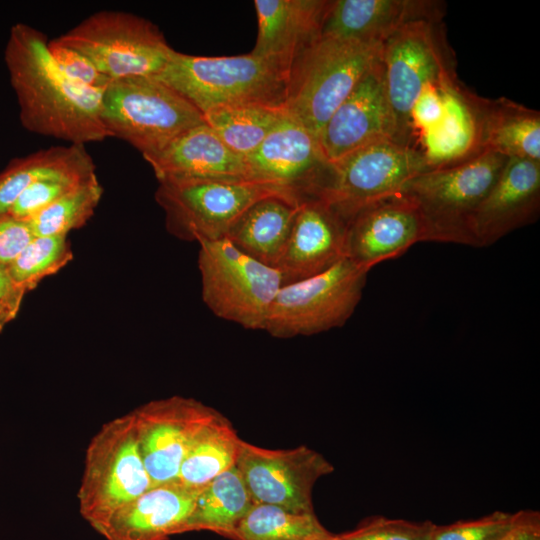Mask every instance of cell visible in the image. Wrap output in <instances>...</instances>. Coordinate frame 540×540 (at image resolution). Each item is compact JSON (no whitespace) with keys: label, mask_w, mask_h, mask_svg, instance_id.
<instances>
[{"label":"cell","mask_w":540,"mask_h":540,"mask_svg":"<svg viewBox=\"0 0 540 540\" xmlns=\"http://www.w3.org/2000/svg\"><path fill=\"white\" fill-rule=\"evenodd\" d=\"M347 221L326 201H300L277 269L283 285L317 275L346 258Z\"/></svg>","instance_id":"ac0fdd59"},{"label":"cell","mask_w":540,"mask_h":540,"mask_svg":"<svg viewBox=\"0 0 540 540\" xmlns=\"http://www.w3.org/2000/svg\"><path fill=\"white\" fill-rule=\"evenodd\" d=\"M270 196L302 200L290 190L257 181L160 182L155 192L167 230L196 242L225 238L251 205Z\"/></svg>","instance_id":"8fae6325"},{"label":"cell","mask_w":540,"mask_h":540,"mask_svg":"<svg viewBox=\"0 0 540 540\" xmlns=\"http://www.w3.org/2000/svg\"><path fill=\"white\" fill-rule=\"evenodd\" d=\"M332 165V180L318 198L347 223L361 208L401 191L413 177L431 170L423 152L391 139L366 145Z\"/></svg>","instance_id":"7c38bea8"},{"label":"cell","mask_w":540,"mask_h":540,"mask_svg":"<svg viewBox=\"0 0 540 540\" xmlns=\"http://www.w3.org/2000/svg\"><path fill=\"white\" fill-rule=\"evenodd\" d=\"M217 412L182 396L152 400L131 412L151 487L177 479L196 436Z\"/></svg>","instance_id":"5bb4252c"},{"label":"cell","mask_w":540,"mask_h":540,"mask_svg":"<svg viewBox=\"0 0 540 540\" xmlns=\"http://www.w3.org/2000/svg\"><path fill=\"white\" fill-rule=\"evenodd\" d=\"M519 515L520 511H495L478 519L434 524L429 540H494L508 531Z\"/></svg>","instance_id":"836d02e7"},{"label":"cell","mask_w":540,"mask_h":540,"mask_svg":"<svg viewBox=\"0 0 540 540\" xmlns=\"http://www.w3.org/2000/svg\"><path fill=\"white\" fill-rule=\"evenodd\" d=\"M445 12L438 0H331L320 36L382 45L410 23L441 22Z\"/></svg>","instance_id":"d6986e66"},{"label":"cell","mask_w":540,"mask_h":540,"mask_svg":"<svg viewBox=\"0 0 540 540\" xmlns=\"http://www.w3.org/2000/svg\"><path fill=\"white\" fill-rule=\"evenodd\" d=\"M328 533L314 512L255 503L237 526L233 540H312Z\"/></svg>","instance_id":"f546056e"},{"label":"cell","mask_w":540,"mask_h":540,"mask_svg":"<svg viewBox=\"0 0 540 540\" xmlns=\"http://www.w3.org/2000/svg\"><path fill=\"white\" fill-rule=\"evenodd\" d=\"M245 159L254 181L290 190L301 199L318 197L333 176L318 139L288 114Z\"/></svg>","instance_id":"9a60e30c"},{"label":"cell","mask_w":540,"mask_h":540,"mask_svg":"<svg viewBox=\"0 0 540 540\" xmlns=\"http://www.w3.org/2000/svg\"><path fill=\"white\" fill-rule=\"evenodd\" d=\"M201 488L185 486L178 480L151 487L93 529L106 540H168L188 532Z\"/></svg>","instance_id":"44dd1931"},{"label":"cell","mask_w":540,"mask_h":540,"mask_svg":"<svg viewBox=\"0 0 540 540\" xmlns=\"http://www.w3.org/2000/svg\"><path fill=\"white\" fill-rule=\"evenodd\" d=\"M48 49L60 71L72 81L96 89H104L110 83L84 55L55 38L48 41Z\"/></svg>","instance_id":"d590c367"},{"label":"cell","mask_w":540,"mask_h":540,"mask_svg":"<svg viewBox=\"0 0 540 540\" xmlns=\"http://www.w3.org/2000/svg\"><path fill=\"white\" fill-rule=\"evenodd\" d=\"M425 241L416 202L402 190L357 211L347 223L346 256L371 270Z\"/></svg>","instance_id":"e0dca14e"},{"label":"cell","mask_w":540,"mask_h":540,"mask_svg":"<svg viewBox=\"0 0 540 540\" xmlns=\"http://www.w3.org/2000/svg\"><path fill=\"white\" fill-rule=\"evenodd\" d=\"M290 66L252 52L238 56H193L174 50L155 77L202 114L224 106H284Z\"/></svg>","instance_id":"7a4b0ae2"},{"label":"cell","mask_w":540,"mask_h":540,"mask_svg":"<svg viewBox=\"0 0 540 540\" xmlns=\"http://www.w3.org/2000/svg\"><path fill=\"white\" fill-rule=\"evenodd\" d=\"M508 159L483 150L458 163L413 177L402 191L418 206L425 241L476 246L475 212Z\"/></svg>","instance_id":"277c9868"},{"label":"cell","mask_w":540,"mask_h":540,"mask_svg":"<svg viewBox=\"0 0 540 540\" xmlns=\"http://www.w3.org/2000/svg\"><path fill=\"white\" fill-rule=\"evenodd\" d=\"M327 0H255L258 34L253 54L291 67L321 35Z\"/></svg>","instance_id":"cb8c5ba5"},{"label":"cell","mask_w":540,"mask_h":540,"mask_svg":"<svg viewBox=\"0 0 540 540\" xmlns=\"http://www.w3.org/2000/svg\"><path fill=\"white\" fill-rule=\"evenodd\" d=\"M494 540H540V513L520 510L516 523Z\"/></svg>","instance_id":"f35d334b"},{"label":"cell","mask_w":540,"mask_h":540,"mask_svg":"<svg viewBox=\"0 0 540 540\" xmlns=\"http://www.w3.org/2000/svg\"><path fill=\"white\" fill-rule=\"evenodd\" d=\"M158 182L254 181L246 159L228 148L204 122L160 151L143 157Z\"/></svg>","instance_id":"ffe728a7"},{"label":"cell","mask_w":540,"mask_h":540,"mask_svg":"<svg viewBox=\"0 0 540 540\" xmlns=\"http://www.w3.org/2000/svg\"><path fill=\"white\" fill-rule=\"evenodd\" d=\"M254 504L235 465L200 489L188 532L209 530L233 540L237 526Z\"/></svg>","instance_id":"484cf974"},{"label":"cell","mask_w":540,"mask_h":540,"mask_svg":"<svg viewBox=\"0 0 540 540\" xmlns=\"http://www.w3.org/2000/svg\"><path fill=\"white\" fill-rule=\"evenodd\" d=\"M382 45L319 37L293 60L285 100L288 115L317 139L337 107L379 61Z\"/></svg>","instance_id":"3957f363"},{"label":"cell","mask_w":540,"mask_h":540,"mask_svg":"<svg viewBox=\"0 0 540 540\" xmlns=\"http://www.w3.org/2000/svg\"><path fill=\"white\" fill-rule=\"evenodd\" d=\"M33 237L26 221L0 214V263L8 266Z\"/></svg>","instance_id":"8d00e7d4"},{"label":"cell","mask_w":540,"mask_h":540,"mask_svg":"<svg viewBox=\"0 0 540 540\" xmlns=\"http://www.w3.org/2000/svg\"><path fill=\"white\" fill-rule=\"evenodd\" d=\"M477 151L540 162V113L508 98L467 93Z\"/></svg>","instance_id":"603a6c76"},{"label":"cell","mask_w":540,"mask_h":540,"mask_svg":"<svg viewBox=\"0 0 540 540\" xmlns=\"http://www.w3.org/2000/svg\"><path fill=\"white\" fill-rule=\"evenodd\" d=\"M433 526L429 520L415 522L375 516L337 536L340 540H429Z\"/></svg>","instance_id":"e575fe53"},{"label":"cell","mask_w":540,"mask_h":540,"mask_svg":"<svg viewBox=\"0 0 540 540\" xmlns=\"http://www.w3.org/2000/svg\"><path fill=\"white\" fill-rule=\"evenodd\" d=\"M25 294L12 278L8 266L0 263V323L4 327L17 316Z\"/></svg>","instance_id":"74e56055"},{"label":"cell","mask_w":540,"mask_h":540,"mask_svg":"<svg viewBox=\"0 0 540 540\" xmlns=\"http://www.w3.org/2000/svg\"><path fill=\"white\" fill-rule=\"evenodd\" d=\"M103 195L93 174L26 222L34 236L68 235L92 217Z\"/></svg>","instance_id":"4dcf8cb0"},{"label":"cell","mask_w":540,"mask_h":540,"mask_svg":"<svg viewBox=\"0 0 540 540\" xmlns=\"http://www.w3.org/2000/svg\"><path fill=\"white\" fill-rule=\"evenodd\" d=\"M202 300L218 318L263 330L283 285L280 271L238 249L227 238L198 242Z\"/></svg>","instance_id":"52a82bcc"},{"label":"cell","mask_w":540,"mask_h":540,"mask_svg":"<svg viewBox=\"0 0 540 540\" xmlns=\"http://www.w3.org/2000/svg\"><path fill=\"white\" fill-rule=\"evenodd\" d=\"M100 117L110 137L128 142L143 157L204 123L203 114L184 97L146 76L110 81L102 93Z\"/></svg>","instance_id":"5b68a950"},{"label":"cell","mask_w":540,"mask_h":540,"mask_svg":"<svg viewBox=\"0 0 540 540\" xmlns=\"http://www.w3.org/2000/svg\"><path fill=\"white\" fill-rule=\"evenodd\" d=\"M369 271L346 257L317 275L282 285L263 331L286 339L342 327L361 300Z\"/></svg>","instance_id":"30bf717a"},{"label":"cell","mask_w":540,"mask_h":540,"mask_svg":"<svg viewBox=\"0 0 540 540\" xmlns=\"http://www.w3.org/2000/svg\"><path fill=\"white\" fill-rule=\"evenodd\" d=\"M287 114L285 106L244 104L214 108L203 118L228 148L246 158Z\"/></svg>","instance_id":"83f0119b"},{"label":"cell","mask_w":540,"mask_h":540,"mask_svg":"<svg viewBox=\"0 0 540 540\" xmlns=\"http://www.w3.org/2000/svg\"><path fill=\"white\" fill-rule=\"evenodd\" d=\"M112 80L156 77L174 49L151 21L117 10L97 11L55 38Z\"/></svg>","instance_id":"ba28073f"},{"label":"cell","mask_w":540,"mask_h":540,"mask_svg":"<svg viewBox=\"0 0 540 540\" xmlns=\"http://www.w3.org/2000/svg\"><path fill=\"white\" fill-rule=\"evenodd\" d=\"M4 60L25 129L79 145L110 137L100 117L104 89L65 76L41 31L24 23L13 25Z\"/></svg>","instance_id":"6da1fadb"},{"label":"cell","mask_w":540,"mask_h":540,"mask_svg":"<svg viewBox=\"0 0 540 540\" xmlns=\"http://www.w3.org/2000/svg\"><path fill=\"white\" fill-rule=\"evenodd\" d=\"M301 200L270 196L251 205L225 238L252 258L277 267Z\"/></svg>","instance_id":"d4e9b609"},{"label":"cell","mask_w":540,"mask_h":540,"mask_svg":"<svg viewBox=\"0 0 540 540\" xmlns=\"http://www.w3.org/2000/svg\"><path fill=\"white\" fill-rule=\"evenodd\" d=\"M240 440L231 422L217 412L199 431L176 480L188 487H203L235 466Z\"/></svg>","instance_id":"4316f807"},{"label":"cell","mask_w":540,"mask_h":540,"mask_svg":"<svg viewBox=\"0 0 540 540\" xmlns=\"http://www.w3.org/2000/svg\"><path fill=\"white\" fill-rule=\"evenodd\" d=\"M151 486L131 412L103 424L87 446L77 492L84 520L95 527Z\"/></svg>","instance_id":"9c48e42d"},{"label":"cell","mask_w":540,"mask_h":540,"mask_svg":"<svg viewBox=\"0 0 540 540\" xmlns=\"http://www.w3.org/2000/svg\"><path fill=\"white\" fill-rule=\"evenodd\" d=\"M381 62L397 141L411 146L412 117L420 99L428 90L455 84L442 23L418 21L402 27L382 44Z\"/></svg>","instance_id":"8992f818"},{"label":"cell","mask_w":540,"mask_h":540,"mask_svg":"<svg viewBox=\"0 0 540 540\" xmlns=\"http://www.w3.org/2000/svg\"><path fill=\"white\" fill-rule=\"evenodd\" d=\"M312 540H340L337 535L328 533L327 535L312 539Z\"/></svg>","instance_id":"ab89813d"},{"label":"cell","mask_w":540,"mask_h":540,"mask_svg":"<svg viewBox=\"0 0 540 540\" xmlns=\"http://www.w3.org/2000/svg\"><path fill=\"white\" fill-rule=\"evenodd\" d=\"M397 141L381 57L337 107L318 136L322 153L335 164L350 153L381 140Z\"/></svg>","instance_id":"2e32d148"},{"label":"cell","mask_w":540,"mask_h":540,"mask_svg":"<svg viewBox=\"0 0 540 540\" xmlns=\"http://www.w3.org/2000/svg\"><path fill=\"white\" fill-rule=\"evenodd\" d=\"M236 467L255 503L313 513L312 490L333 472L331 463L307 446L266 449L240 440Z\"/></svg>","instance_id":"4fadbf2b"},{"label":"cell","mask_w":540,"mask_h":540,"mask_svg":"<svg viewBox=\"0 0 540 540\" xmlns=\"http://www.w3.org/2000/svg\"><path fill=\"white\" fill-rule=\"evenodd\" d=\"M4 326L0 323V332L3 330Z\"/></svg>","instance_id":"60d3db41"},{"label":"cell","mask_w":540,"mask_h":540,"mask_svg":"<svg viewBox=\"0 0 540 540\" xmlns=\"http://www.w3.org/2000/svg\"><path fill=\"white\" fill-rule=\"evenodd\" d=\"M73 258L67 235L34 236L8 265L15 282L27 293Z\"/></svg>","instance_id":"1f68e13d"},{"label":"cell","mask_w":540,"mask_h":540,"mask_svg":"<svg viewBox=\"0 0 540 540\" xmlns=\"http://www.w3.org/2000/svg\"><path fill=\"white\" fill-rule=\"evenodd\" d=\"M91 156L84 145L52 146L13 159L0 173V214L8 213L21 193L38 179Z\"/></svg>","instance_id":"f1b7e54d"},{"label":"cell","mask_w":540,"mask_h":540,"mask_svg":"<svg viewBox=\"0 0 540 540\" xmlns=\"http://www.w3.org/2000/svg\"><path fill=\"white\" fill-rule=\"evenodd\" d=\"M540 162L508 159L473 218L476 247L490 246L538 218Z\"/></svg>","instance_id":"7402d4cb"},{"label":"cell","mask_w":540,"mask_h":540,"mask_svg":"<svg viewBox=\"0 0 540 540\" xmlns=\"http://www.w3.org/2000/svg\"><path fill=\"white\" fill-rule=\"evenodd\" d=\"M93 174L95 164L89 156L69 168L42 177L21 193L8 213L27 221Z\"/></svg>","instance_id":"d6a6232c"}]
</instances>
